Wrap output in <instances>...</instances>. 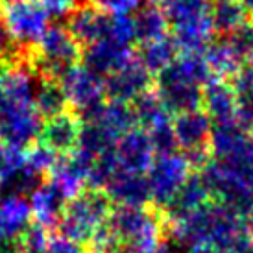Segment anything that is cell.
I'll use <instances>...</instances> for the list:
<instances>
[{
  "instance_id": "1",
  "label": "cell",
  "mask_w": 253,
  "mask_h": 253,
  "mask_svg": "<svg viewBox=\"0 0 253 253\" xmlns=\"http://www.w3.org/2000/svg\"><path fill=\"white\" fill-rule=\"evenodd\" d=\"M37 80L30 67L13 63L0 71V141L30 148L39 141L42 119L34 104Z\"/></svg>"
},
{
  "instance_id": "2",
  "label": "cell",
  "mask_w": 253,
  "mask_h": 253,
  "mask_svg": "<svg viewBox=\"0 0 253 253\" xmlns=\"http://www.w3.org/2000/svg\"><path fill=\"white\" fill-rule=\"evenodd\" d=\"M170 237L179 246L212 244L227 253L248 237L246 218L227 205L211 200L207 205L170 222Z\"/></svg>"
},
{
  "instance_id": "3",
  "label": "cell",
  "mask_w": 253,
  "mask_h": 253,
  "mask_svg": "<svg viewBox=\"0 0 253 253\" xmlns=\"http://www.w3.org/2000/svg\"><path fill=\"white\" fill-rule=\"evenodd\" d=\"M211 78L204 54H181L157 74L155 94L170 113L192 111L202 106V91Z\"/></svg>"
},
{
  "instance_id": "4",
  "label": "cell",
  "mask_w": 253,
  "mask_h": 253,
  "mask_svg": "<svg viewBox=\"0 0 253 253\" xmlns=\"http://www.w3.org/2000/svg\"><path fill=\"white\" fill-rule=\"evenodd\" d=\"M107 227L120 246L137 253H155L163 240V216L148 205H117L109 214Z\"/></svg>"
},
{
  "instance_id": "5",
  "label": "cell",
  "mask_w": 253,
  "mask_h": 253,
  "mask_svg": "<svg viewBox=\"0 0 253 253\" xmlns=\"http://www.w3.org/2000/svg\"><path fill=\"white\" fill-rule=\"evenodd\" d=\"M111 211V200L104 190H84L67 202L57 227L67 239L80 244H91L92 237L107 224Z\"/></svg>"
},
{
  "instance_id": "6",
  "label": "cell",
  "mask_w": 253,
  "mask_h": 253,
  "mask_svg": "<svg viewBox=\"0 0 253 253\" xmlns=\"http://www.w3.org/2000/svg\"><path fill=\"white\" fill-rule=\"evenodd\" d=\"M82 57L80 42L71 36L67 26L52 24L46 34L37 42L36 69L42 78L61 80L65 72L76 65Z\"/></svg>"
},
{
  "instance_id": "7",
  "label": "cell",
  "mask_w": 253,
  "mask_h": 253,
  "mask_svg": "<svg viewBox=\"0 0 253 253\" xmlns=\"http://www.w3.org/2000/svg\"><path fill=\"white\" fill-rule=\"evenodd\" d=\"M50 21L52 17L39 0H26L4 6L2 15V24L6 26L11 41L21 48L37 46L41 37L52 26Z\"/></svg>"
},
{
  "instance_id": "8",
  "label": "cell",
  "mask_w": 253,
  "mask_h": 253,
  "mask_svg": "<svg viewBox=\"0 0 253 253\" xmlns=\"http://www.w3.org/2000/svg\"><path fill=\"white\" fill-rule=\"evenodd\" d=\"M59 84L63 87L67 104L85 119L106 102V80L85 65H74L65 72Z\"/></svg>"
},
{
  "instance_id": "9",
  "label": "cell",
  "mask_w": 253,
  "mask_h": 253,
  "mask_svg": "<svg viewBox=\"0 0 253 253\" xmlns=\"http://www.w3.org/2000/svg\"><path fill=\"white\" fill-rule=\"evenodd\" d=\"M190 170L192 167L183 152L155 155L152 167L146 172V177L150 183V190H152V202L159 209H165L172 202L177 190L190 177Z\"/></svg>"
},
{
  "instance_id": "10",
  "label": "cell",
  "mask_w": 253,
  "mask_h": 253,
  "mask_svg": "<svg viewBox=\"0 0 253 253\" xmlns=\"http://www.w3.org/2000/svg\"><path fill=\"white\" fill-rule=\"evenodd\" d=\"M152 84H154L152 72L137 57H133L124 67H120L119 71L106 76V92L111 100L133 104L142 94L150 92Z\"/></svg>"
},
{
  "instance_id": "11",
  "label": "cell",
  "mask_w": 253,
  "mask_h": 253,
  "mask_svg": "<svg viewBox=\"0 0 253 253\" xmlns=\"http://www.w3.org/2000/svg\"><path fill=\"white\" fill-rule=\"evenodd\" d=\"M133 57L135 54L131 44L120 42L111 37L98 39L82 50L84 65L100 76H109L111 72L124 67L127 61H131Z\"/></svg>"
},
{
  "instance_id": "12",
  "label": "cell",
  "mask_w": 253,
  "mask_h": 253,
  "mask_svg": "<svg viewBox=\"0 0 253 253\" xmlns=\"http://www.w3.org/2000/svg\"><path fill=\"white\" fill-rule=\"evenodd\" d=\"M119 169L131 174H146L155 159V150L146 129L133 127L119 139L115 146Z\"/></svg>"
},
{
  "instance_id": "13",
  "label": "cell",
  "mask_w": 253,
  "mask_h": 253,
  "mask_svg": "<svg viewBox=\"0 0 253 253\" xmlns=\"http://www.w3.org/2000/svg\"><path fill=\"white\" fill-rule=\"evenodd\" d=\"M172 126H174V133H176L177 148H181L183 154L209 150L214 122L204 109L198 107L192 111L177 113L172 119Z\"/></svg>"
},
{
  "instance_id": "14",
  "label": "cell",
  "mask_w": 253,
  "mask_h": 253,
  "mask_svg": "<svg viewBox=\"0 0 253 253\" xmlns=\"http://www.w3.org/2000/svg\"><path fill=\"white\" fill-rule=\"evenodd\" d=\"M80 127H82V122L78 120L76 115L63 111L56 117L44 119L39 142L54 150L57 155H69L78 146Z\"/></svg>"
},
{
  "instance_id": "15",
  "label": "cell",
  "mask_w": 253,
  "mask_h": 253,
  "mask_svg": "<svg viewBox=\"0 0 253 253\" xmlns=\"http://www.w3.org/2000/svg\"><path fill=\"white\" fill-rule=\"evenodd\" d=\"M28 202L34 222L44 229H54L61 222L69 200L50 181H41L30 194Z\"/></svg>"
},
{
  "instance_id": "16",
  "label": "cell",
  "mask_w": 253,
  "mask_h": 253,
  "mask_svg": "<svg viewBox=\"0 0 253 253\" xmlns=\"http://www.w3.org/2000/svg\"><path fill=\"white\" fill-rule=\"evenodd\" d=\"M111 204L141 207L152 202V190L146 174H131L119 170L104 189Z\"/></svg>"
},
{
  "instance_id": "17",
  "label": "cell",
  "mask_w": 253,
  "mask_h": 253,
  "mask_svg": "<svg viewBox=\"0 0 253 253\" xmlns=\"http://www.w3.org/2000/svg\"><path fill=\"white\" fill-rule=\"evenodd\" d=\"M237 102H239V96H237V92H235L229 82L220 80V78H211L204 85L202 106H204V111L211 117L214 124L235 120Z\"/></svg>"
},
{
  "instance_id": "18",
  "label": "cell",
  "mask_w": 253,
  "mask_h": 253,
  "mask_svg": "<svg viewBox=\"0 0 253 253\" xmlns=\"http://www.w3.org/2000/svg\"><path fill=\"white\" fill-rule=\"evenodd\" d=\"M107 28H109V13L100 11L92 4L78 6L67 19V30L84 46L104 39L107 36Z\"/></svg>"
},
{
  "instance_id": "19",
  "label": "cell",
  "mask_w": 253,
  "mask_h": 253,
  "mask_svg": "<svg viewBox=\"0 0 253 253\" xmlns=\"http://www.w3.org/2000/svg\"><path fill=\"white\" fill-rule=\"evenodd\" d=\"M32 220L30 202L24 196H0V240L15 242L28 229Z\"/></svg>"
},
{
  "instance_id": "20",
  "label": "cell",
  "mask_w": 253,
  "mask_h": 253,
  "mask_svg": "<svg viewBox=\"0 0 253 253\" xmlns=\"http://www.w3.org/2000/svg\"><path fill=\"white\" fill-rule=\"evenodd\" d=\"M204 59L212 78H233L237 72L246 65V57L235 48V44L229 41V37L224 39H212L209 46L204 50Z\"/></svg>"
},
{
  "instance_id": "21",
  "label": "cell",
  "mask_w": 253,
  "mask_h": 253,
  "mask_svg": "<svg viewBox=\"0 0 253 253\" xmlns=\"http://www.w3.org/2000/svg\"><path fill=\"white\" fill-rule=\"evenodd\" d=\"M209 202H211V194L205 187L202 176L200 174H190V177L185 181V185L177 190V194L172 198V202L163 211H165V218L169 222H172L176 218L185 216V214L204 207Z\"/></svg>"
},
{
  "instance_id": "22",
  "label": "cell",
  "mask_w": 253,
  "mask_h": 253,
  "mask_svg": "<svg viewBox=\"0 0 253 253\" xmlns=\"http://www.w3.org/2000/svg\"><path fill=\"white\" fill-rule=\"evenodd\" d=\"M172 28H174L172 37L177 42L181 54H204V50L209 46V42L212 41V36H214L211 15L183 22V24H176Z\"/></svg>"
},
{
  "instance_id": "23",
  "label": "cell",
  "mask_w": 253,
  "mask_h": 253,
  "mask_svg": "<svg viewBox=\"0 0 253 253\" xmlns=\"http://www.w3.org/2000/svg\"><path fill=\"white\" fill-rule=\"evenodd\" d=\"M177 56H179V46L174 41V37L169 34L152 39V41L141 42L139 52H137V59L152 74H159L161 71H165L176 61Z\"/></svg>"
},
{
  "instance_id": "24",
  "label": "cell",
  "mask_w": 253,
  "mask_h": 253,
  "mask_svg": "<svg viewBox=\"0 0 253 253\" xmlns=\"http://www.w3.org/2000/svg\"><path fill=\"white\" fill-rule=\"evenodd\" d=\"M92 119L100 122L104 127H107L113 135L117 137H122L124 133H127L129 129H133L135 124H137V119H135V111L131 104H124V102H119V100H109V102H104L102 106L96 109L94 113H91L89 117H85L84 120Z\"/></svg>"
},
{
  "instance_id": "25",
  "label": "cell",
  "mask_w": 253,
  "mask_h": 253,
  "mask_svg": "<svg viewBox=\"0 0 253 253\" xmlns=\"http://www.w3.org/2000/svg\"><path fill=\"white\" fill-rule=\"evenodd\" d=\"M117 142H119L117 135H113L107 127H104L96 120L87 119L82 122V127H80L76 150L96 159L98 155L113 152L115 146H117Z\"/></svg>"
},
{
  "instance_id": "26",
  "label": "cell",
  "mask_w": 253,
  "mask_h": 253,
  "mask_svg": "<svg viewBox=\"0 0 253 253\" xmlns=\"http://www.w3.org/2000/svg\"><path fill=\"white\" fill-rule=\"evenodd\" d=\"M211 22L216 34L229 37L248 24V11L239 0H214L211 4Z\"/></svg>"
},
{
  "instance_id": "27",
  "label": "cell",
  "mask_w": 253,
  "mask_h": 253,
  "mask_svg": "<svg viewBox=\"0 0 253 253\" xmlns=\"http://www.w3.org/2000/svg\"><path fill=\"white\" fill-rule=\"evenodd\" d=\"M133 24H135V37L139 42H146L157 37L167 36L170 22L167 15L163 11L159 4H142L133 13Z\"/></svg>"
},
{
  "instance_id": "28",
  "label": "cell",
  "mask_w": 253,
  "mask_h": 253,
  "mask_svg": "<svg viewBox=\"0 0 253 253\" xmlns=\"http://www.w3.org/2000/svg\"><path fill=\"white\" fill-rule=\"evenodd\" d=\"M34 104H36V109L42 119L56 117L59 113L67 111V107H69L63 87L57 80H52V78H42L37 82Z\"/></svg>"
},
{
  "instance_id": "29",
  "label": "cell",
  "mask_w": 253,
  "mask_h": 253,
  "mask_svg": "<svg viewBox=\"0 0 253 253\" xmlns=\"http://www.w3.org/2000/svg\"><path fill=\"white\" fill-rule=\"evenodd\" d=\"M159 6L163 7L170 26L202 19L211 13V0H161Z\"/></svg>"
},
{
  "instance_id": "30",
  "label": "cell",
  "mask_w": 253,
  "mask_h": 253,
  "mask_svg": "<svg viewBox=\"0 0 253 253\" xmlns=\"http://www.w3.org/2000/svg\"><path fill=\"white\" fill-rule=\"evenodd\" d=\"M133 111H135V119H137V124L142 127V129H152L155 126H161L165 122H170V115L172 113L163 106V102L157 98L155 92H146L142 94L139 100H135L133 104Z\"/></svg>"
},
{
  "instance_id": "31",
  "label": "cell",
  "mask_w": 253,
  "mask_h": 253,
  "mask_svg": "<svg viewBox=\"0 0 253 253\" xmlns=\"http://www.w3.org/2000/svg\"><path fill=\"white\" fill-rule=\"evenodd\" d=\"M26 167V152L21 148L0 144V194L4 196L13 179Z\"/></svg>"
},
{
  "instance_id": "32",
  "label": "cell",
  "mask_w": 253,
  "mask_h": 253,
  "mask_svg": "<svg viewBox=\"0 0 253 253\" xmlns=\"http://www.w3.org/2000/svg\"><path fill=\"white\" fill-rule=\"evenodd\" d=\"M119 163H117V155L115 150L107 152V154L98 155L94 163H92L91 170H89V179L87 185L94 190H104L107 187V183L111 181L113 176L119 172Z\"/></svg>"
},
{
  "instance_id": "33",
  "label": "cell",
  "mask_w": 253,
  "mask_h": 253,
  "mask_svg": "<svg viewBox=\"0 0 253 253\" xmlns=\"http://www.w3.org/2000/svg\"><path fill=\"white\" fill-rule=\"evenodd\" d=\"M57 159H59V155L54 150H50L48 146H44L42 142L32 144L26 150V165L39 176L50 174V170L56 167Z\"/></svg>"
},
{
  "instance_id": "34",
  "label": "cell",
  "mask_w": 253,
  "mask_h": 253,
  "mask_svg": "<svg viewBox=\"0 0 253 253\" xmlns=\"http://www.w3.org/2000/svg\"><path fill=\"white\" fill-rule=\"evenodd\" d=\"M146 133H148V137H150L152 146H154L157 155L176 152L177 141H176V133H174V126H172V120H170V122H165L161 126H155V127H152V129H148Z\"/></svg>"
},
{
  "instance_id": "35",
  "label": "cell",
  "mask_w": 253,
  "mask_h": 253,
  "mask_svg": "<svg viewBox=\"0 0 253 253\" xmlns=\"http://www.w3.org/2000/svg\"><path fill=\"white\" fill-rule=\"evenodd\" d=\"M100 11L109 15H133L142 6V0H89Z\"/></svg>"
},
{
  "instance_id": "36",
  "label": "cell",
  "mask_w": 253,
  "mask_h": 253,
  "mask_svg": "<svg viewBox=\"0 0 253 253\" xmlns=\"http://www.w3.org/2000/svg\"><path fill=\"white\" fill-rule=\"evenodd\" d=\"M237 96H239V102H237L235 122L244 127L246 131L253 133V92L237 94Z\"/></svg>"
},
{
  "instance_id": "37",
  "label": "cell",
  "mask_w": 253,
  "mask_h": 253,
  "mask_svg": "<svg viewBox=\"0 0 253 253\" xmlns=\"http://www.w3.org/2000/svg\"><path fill=\"white\" fill-rule=\"evenodd\" d=\"M48 253H85L84 252V244L80 242H74V240L67 239L65 235H54L50 237L48 240Z\"/></svg>"
},
{
  "instance_id": "38",
  "label": "cell",
  "mask_w": 253,
  "mask_h": 253,
  "mask_svg": "<svg viewBox=\"0 0 253 253\" xmlns=\"http://www.w3.org/2000/svg\"><path fill=\"white\" fill-rule=\"evenodd\" d=\"M231 85L237 94L253 92V65H244V67L233 76Z\"/></svg>"
},
{
  "instance_id": "39",
  "label": "cell",
  "mask_w": 253,
  "mask_h": 253,
  "mask_svg": "<svg viewBox=\"0 0 253 253\" xmlns=\"http://www.w3.org/2000/svg\"><path fill=\"white\" fill-rule=\"evenodd\" d=\"M11 54H13V50H11V37L7 34L6 26L0 22V61L11 57Z\"/></svg>"
},
{
  "instance_id": "40",
  "label": "cell",
  "mask_w": 253,
  "mask_h": 253,
  "mask_svg": "<svg viewBox=\"0 0 253 253\" xmlns=\"http://www.w3.org/2000/svg\"><path fill=\"white\" fill-rule=\"evenodd\" d=\"M227 253H253V239H250V237L242 239L240 242H237V244H235V246H233Z\"/></svg>"
},
{
  "instance_id": "41",
  "label": "cell",
  "mask_w": 253,
  "mask_h": 253,
  "mask_svg": "<svg viewBox=\"0 0 253 253\" xmlns=\"http://www.w3.org/2000/svg\"><path fill=\"white\" fill-rule=\"evenodd\" d=\"M187 253H222L216 246L212 244H198V246L187 248Z\"/></svg>"
},
{
  "instance_id": "42",
  "label": "cell",
  "mask_w": 253,
  "mask_h": 253,
  "mask_svg": "<svg viewBox=\"0 0 253 253\" xmlns=\"http://www.w3.org/2000/svg\"><path fill=\"white\" fill-rule=\"evenodd\" d=\"M48 248H32V246H19L17 253H48Z\"/></svg>"
},
{
  "instance_id": "43",
  "label": "cell",
  "mask_w": 253,
  "mask_h": 253,
  "mask_svg": "<svg viewBox=\"0 0 253 253\" xmlns=\"http://www.w3.org/2000/svg\"><path fill=\"white\" fill-rule=\"evenodd\" d=\"M246 225H248V237L253 239V212L246 218Z\"/></svg>"
},
{
  "instance_id": "44",
  "label": "cell",
  "mask_w": 253,
  "mask_h": 253,
  "mask_svg": "<svg viewBox=\"0 0 253 253\" xmlns=\"http://www.w3.org/2000/svg\"><path fill=\"white\" fill-rule=\"evenodd\" d=\"M242 6L246 7V11L248 13H252L253 15V0H239Z\"/></svg>"
},
{
  "instance_id": "45",
  "label": "cell",
  "mask_w": 253,
  "mask_h": 253,
  "mask_svg": "<svg viewBox=\"0 0 253 253\" xmlns=\"http://www.w3.org/2000/svg\"><path fill=\"white\" fill-rule=\"evenodd\" d=\"M19 2H26V0H0V4H4V6H11V4H19Z\"/></svg>"
},
{
  "instance_id": "46",
  "label": "cell",
  "mask_w": 253,
  "mask_h": 253,
  "mask_svg": "<svg viewBox=\"0 0 253 253\" xmlns=\"http://www.w3.org/2000/svg\"><path fill=\"white\" fill-rule=\"evenodd\" d=\"M117 253H137V252H131V250H127V248H120Z\"/></svg>"
},
{
  "instance_id": "47",
  "label": "cell",
  "mask_w": 253,
  "mask_h": 253,
  "mask_svg": "<svg viewBox=\"0 0 253 253\" xmlns=\"http://www.w3.org/2000/svg\"><path fill=\"white\" fill-rule=\"evenodd\" d=\"M252 59H253V26H252Z\"/></svg>"
}]
</instances>
